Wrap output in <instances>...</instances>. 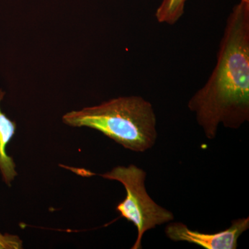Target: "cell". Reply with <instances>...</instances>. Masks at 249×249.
I'll use <instances>...</instances> for the list:
<instances>
[{"mask_svg":"<svg viewBox=\"0 0 249 249\" xmlns=\"http://www.w3.org/2000/svg\"><path fill=\"white\" fill-rule=\"evenodd\" d=\"M187 0H162L155 16L160 23L173 25L182 17Z\"/></svg>","mask_w":249,"mask_h":249,"instance_id":"cell-6","label":"cell"},{"mask_svg":"<svg viewBox=\"0 0 249 249\" xmlns=\"http://www.w3.org/2000/svg\"><path fill=\"white\" fill-rule=\"evenodd\" d=\"M62 120L71 127L96 129L136 152L151 149L158 137L153 106L142 96L112 98L98 106L69 111Z\"/></svg>","mask_w":249,"mask_h":249,"instance_id":"cell-2","label":"cell"},{"mask_svg":"<svg viewBox=\"0 0 249 249\" xmlns=\"http://www.w3.org/2000/svg\"><path fill=\"white\" fill-rule=\"evenodd\" d=\"M100 176L119 181L125 189V198L116 209L121 217L132 222L137 229V238L132 249L142 248L145 232L175 219L173 213L157 204L147 194L145 186L147 175L142 168L134 165L117 166Z\"/></svg>","mask_w":249,"mask_h":249,"instance_id":"cell-3","label":"cell"},{"mask_svg":"<svg viewBox=\"0 0 249 249\" xmlns=\"http://www.w3.org/2000/svg\"><path fill=\"white\" fill-rule=\"evenodd\" d=\"M165 227L167 237L174 242H186L206 249H236L239 237L249 228V218H239L222 231L204 233L191 230L181 222H169Z\"/></svg>","mask_w":249,"mask_h":249,"instance_id":"cell-4","label":"cell"},{"mask_svg":"<svg viewBox=\"0 0 249 249\" xmlns=\"http://www.w3.org/2000/svg\"><path fill=\"white\" fill-rule=\"evenodd\" d=\"M188 109L209 139L222 124L238 129L249 120V2L240 1L229 15L217 62Z\"/></svg>","mask_w":249,"mask_h":249,"instance_id":"cell-1","label":"cell"},{"mask_svg":"<svg viewBox=\"0 0 249 249\" xmlns=\"http://www.w3.org/2000/svg\"><path fill=\"white\" fill-rule=\"evenodd\" d=\"M240 1H246V2H249V0H240Z\"/></svg>","mask_w":249,"mask_h":249,"instance_id":"cell-8","label":"cell"},{"mask_svg":"<svg viewBox=\"0 0 249 249\" xmlns=\"http://www.w3.org/2000/svg\"><path fill=\"white\" fill-rule=\"evenodd\" d=\"M23 249L22 240L18 235L0 232V249Z\"/></svg>","mask_w":249,"mask_h":249,"instance_id":"cell-7","label":"cell"},{"mask_svg":"<svg viewBox=\"0 0 249 249\" xmlns=\"http://www.w3.org/2000/svg\"><path fill=\"white\" fill-rule=\"evenodd\" d=\"M5 92L0 89V174L3 181L10 186L18 176L14 159L6 152V147L14 137L16 124L1 111V103Z\"/></svg>","mask_w":249,"mask_h":249,"instance_id":"cell-5","label":"cell"}]
</instances>
